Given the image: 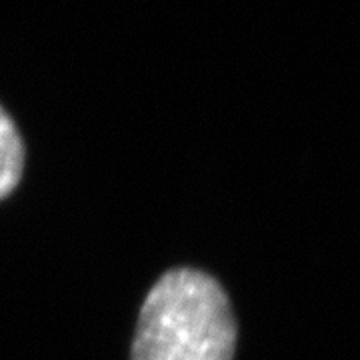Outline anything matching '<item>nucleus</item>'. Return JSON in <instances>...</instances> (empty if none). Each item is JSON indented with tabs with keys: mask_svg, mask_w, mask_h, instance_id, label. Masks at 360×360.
<instances>
[{
	"mask_svg": "<svg viewBox=\"0 0 360 360\" xmlns=\"http://www.w3.org/2000/svg\"><path fill=\"white\" fill-rule=\"evenodd\" d=\"M236 322L229 296L200 270L158 278L139 316L132 360H232Z\"/></svg>",
	"mask_w": 360,
	"mask_h": 360,
	"instance_id": "f257e3e1",
	"label": "nucleus"
},
{
	"mask_svg": "<svg viewBox=\"0 0 360 360\" xmlns=\"http://www.w3.org/2000/svg\"><path fill=\"white\" fill-rule=\"evenodd\" d=\"M25 168V146L13 118L0 108V198H6L20 182Z\"/></svg>",
	"mask_w": 360,
	"mask_h": 360,
	"instance_id": "f03ea898",
	"label": "nucleus"
}]
</instances>
